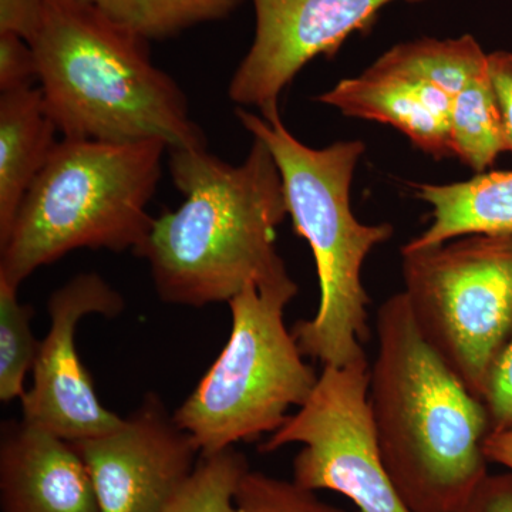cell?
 <instances>
[{
    "mask_svg": "<svg viewBox=\"0 0 512 512\" xmlns=\"http://www.w3.org/2000/svg\"><path fill=\"white\" fill-rule=\"evenodd\" d=\"M315 493L293 480L249 470L239 484L235 504L238 512H346Z\"/></svg>",
    "mask_w": 512,
    "mask_h": 512,
    "instance_id": "20",
    "label": "cell"
},
{
    "mask_svg": "<svg viewBox=\"0 0 512 512\" xmlns=\"http://www.w3.org/2000/svg\"><path fill=\"white\" fill-rule=\"evenodd\" d=\"M487 69L501 119H503L505 140L508 151H512V55L507 52H495L487 56Z\"/></svg>",
    "mask_w": 512,
    "mask_h": 512,
    "instance_id": "24",
    "label": "cell"
},
{
    "mask_svg": "<svg viewBox=\"0 0 512 512\" xmlns=\"http://www.w3.org/2000/svg\"><path fill=\"white\" fill-rule=\"evenodd\" d=\"M484 453L490 463L500 464L512 473V430L491 433L485 441Z\"/></svg>",
    "mask_w": 512,
    "mask_h": 512,
    "instance_id": "26",
    "label": "cell"
},
{
    "mask_svg": "<svg viewBox=\"0 0 512 512\" xmlns=\"http://www.w3.org/2000/svg\"><path fill=\"white\" fill-rule=\"evenodd\" d=\"M376 330L369 403L384 467L410 512H453L488 474L487 407L421 335L404 292Z\"/></svg>",
    "mask_w": 512,
    "mask_h": 512,
    "instance_id": "2",
    "label": "cell"
},
{
    "mask_svg": "<svg viewBox=\"0 0 512 512\" xmlns=\"http://www.w3.org/2000/svg\"><path fill=\"white\" fill-rule=\"evenodd\" d=\"M178 210L154 218L134 252L146 259L158 298L204 308L229 302L249 285L288 276L276 251V228L288 215L274 157L254 138L244 163L231 165L205 148L170 150Z\"/></svg>",
    "mask_w": 512,
    "mask_h": 512,
    "instance_id": "1",
    "label": "cell"
},
{
    "mask_svg": "<svg viewBox=\"0 0 512 512\" xmlns=\"http://www.w3.org/2000/svg\"><path fill=\"white\" fill-rule=\"evenodd\" d=\"M483 402L490 416L491 433L512 430V343L491 373Z\"/></svg>",
    "mask_w": 512,
    "mask_h": 512,
    "instance_id": "22",
    "label": "cell"
},
{
    "mask_svg": "<svg viewBox=\"0 0 512 512\" xmlns=\"http://www.w3.org/2000/svg\"><path fill=\"white\" fill-rule=\"evenodd\" d=\"M37 79L33 47L16 33L0 32V93L32 86Z\"/></svg>",
    "mask_w": 512,
    "mask_h": 512,
    "instance_id": "21",
    "label": "cell"
},
{
    "mask_svg": "<svg viewBox=\"0 0 512 512\" xmlns=\"http://www.w3.org/2000/svg\"><path fill=\"white\" fill-rule=\"evenodd\" d=\"M55 121L40 89L0 93V245L57 141Z\"/></svg>",
    "mask_w": 512,
    "mask_h": 512,
    "instance_id": "14",
    "label": "cell"
},
{
    "mask_svg": "<svg viewBox=\"0 0 512 512\" xmlns=\"http://www.w3.org/2000/svg\"><path fill=\"white\" fill-rule=\"evenodd\" d=\"M46 0H0V32L32 40Z\"/></svg>",
    "mask_w": 512,
    "mask_h": 512,
    "instance_id": "25",
    "label": "cell"
},
{
    "mask_svg": "<svg viewBox=\"0 0 512 512\" xmlns=\"http://www.w3.org/2000/svg\"><path fill=\"white\" fill-rule=\"evenodd\" d=\"M252 137L271 151L282 183L293 228L308 242L318 271L320 301L312 319L299 320L292 333L305 357L323 366H346L365 359L369 336V296L362 282L367 255L393 235L390 224L357 221L350 185L362 141H340L325 148L301 143L286 128L279 110L264 114L235 110Z\"/></svg>",
    "mask_w": 512,
    "mask_h": 512,
    "instance_id": "4",
    "label": "cell"
},
{
    "mask_svg": "<svg viewBox=\"0 0 512 512\" xmlns=\"http://www.w3.org/2000/svg\"><path fill=\"white\" fill-rule=\"evenodd\" d=\"M148 40L178 35L231 15L242 0H82Z\"/></svg>",
    "mask_w": 512,
    "mask_h": 512,
    "instance_id": "17",
    "label": "cell"
},
{
    "mask_svg": "<svg viewBox=\"0 0 512 512\" xmlns=\"http://www.w3.org/2000/svg\"><path fill=\"white\" fill-rule=\"evenodd\" d=\"M248 471L247 457L234 447L201 454L190 480L164 512H238L235 497Z\"/></svg>",
    "mask_w": 512,
    "mask_h": 512,
    "instance_id": "19",
    "label": "cell"
},
{
    "mask_svg": "<svg viewBox=\"0 0 512 512\" xmlns=\"http://www.w3.org/2000/svg\"><path fill=\"white\" fill-rule=\"evenodd\" d=\"M390 2L252 0L255 39L229 82V99L261 114L279 110L281 94L306 64L318 56H335L352 33L372 28Z\"/></svg>",
    "mask_w": 512,
    "mask_h": 512,
    "instance_id": "12",
    "label": "cell"
},
{
    "mask_svg": "<svg viewBox=\"0 0 512 512\" xmlns=\"http://www.w3.org/2000/svg\"><path fill=\"white\" fill-rule=\"evenodd\" d=\"M404 295L421 335L483 400L512 343V232L402 249Z\"/></svg>",
    "mask_w": 512,
    "mask_h": 512,
    "instance_id": "7",
    "label": "cell"
},
{
    "mask_svg": "<svg viewBox=\"0 0 512 512\" xmlns=\"http://www.w3.org/2000/svg\"><path fill=\"white\" fill-rule=\"evenodd\" d=\"M148 42L82 0H46L29 43L63 138L207 147L183 90L151 62Z\"/></svg>",
    "mask_w": 512,
    "mask_h": 512,
    "instance_id": "3",
    "label": "cell"
},
{
    "mask_svg": "<svg viewBox=\"0 0 512 512\" xmlns=\"http://www.w3.org/2000/svg\"><path fill=\"white\" fill-rule=\"evenodd\" d=\"M3 512H101L89 470L72 441L6 421L0 440Z\"/></svg>",
    "mask_w": 512,
    "mask_h": 512,
    "instance_id": "13",
    "label": "cell"
},
{
    "mask_svg": "<svg viewBox=\"0 0 512 512\" xmlns=\"http://www.w3.org/2000/svg\"><path fill=\"white\" fill-rule=\"evenodd\" d=\"M19 286L0 278V400H22L26 376L35 366L40 340L33 333L35 311L19 301Z\"/></svg>",
    "mask_w": 512,
    "mask_h": 512,
    "instance_id": "18",
    "label": "cell"
},
{
    "mask_svg": "<svg viewBox=\"0 0 512 512\" xmlns=\"http://www.w3.org/2000/svg\"><path fill=\"white\" fill-rule=\"evenodd\" d=\"M367 359L323 366L298 412L261 444L272 453L302 444L293 458V481L308 490L345 495L360 512H410L384 467L369 403Z\"/></svg>",
    "mask_w": 512,
    "mask_h": 512,
    "instance_id": "8",
    "label": "cell"
},
{
    "mask_svg": "<svg viewBox=\"0 0 512 512\" xmlns=\"http://www.w3.org/2000/svg\"><path fill=\"white\" fill-rule=\"evenodd\" d=\"M165 151L158 140L57 141L0 245V278L20 286L79 249L136 252L153 225Z\"/></svg>",
    "mask_w": 512,
    "mask_h": 512,
    "instance_id": "5",
    "label": "cell"
},
{
    "mask_svg": "<svg viewBox=\"0 0 512 512\" xmlns=\"http://www.w3.org/2000/svg\"><path fill=\"white\" fill-rule=\"evenodd\" d=\"M487 69L473 36L421 39L392 47L362 76L345 79L318 101L345 116L389 124L437 160L454 157L451 109L458 92Z\"/></svg>",
    "mask_w": 512,
    "mask_h": 512,
    "instance_id": "9",
    "label": "cell"
},
{
    "mask_svg": "<svg viewBox=\"0 0 512 512\" xmlns=\"http://www.w3.org/2000/svg\"><path fill=\"white\" fill-rule=\"evenodd\" d=\"M101 512H164L190 480L201 450L157 393L106 436L73 443Z\"/></svg>",
    "mask_w": 512,
    "mask_h": 512,
    "instance_id": "11",
    "label": "cell"
},
{
    "mask_svg": "<svg viewBox=\"0 0 512 512\" xmlns=\"http://www.w3.org/2000/svg\"><path fill=\"white\" fill-rule=\"evenodd\" d=\"M296 293L298 285L288 275L249 285L228 302L227 345L174 412L201 454L275 433L289 410L311 396L319 375L303 360L285 323L286 306Z\"/></svg>",
    "mask_w": 512,
    "mask_h": 512,
    "instance_id": "6",
    "label": "cell"
},
{
    "mask_svg": "<svg viewBox=\"0 0 512 512\" xmlns=\"http://www.w3.org/2000/svg\"><path fill=\"white\" fill-rule=\"evenodd\" d=\"M451 147L454 157L483 174L508 151L503 119L488 69L458 92L451 109Z\"/></svg>",
    "mask_w": 512,
    "mask_h": 512,
    "instance_id": "16",
    "label": "cell"
},
{
    "mask_svg": "<svg viewBox=\"0 0 512 512\" xmlns=\"http://www.w3.org/2000/svg\"><path fill=\"white\" fill-rule=\"evenodd\" d=\"M124 308L123 296L94 272L74 276L50 295L49 330L40 340L32 387L20 400L23 421L72 443L119 429L124 419L101 404L77 352L76 333L86 316L113 319Z\"/></svg>",
    "mask_w": 512,
    "mask_h": 512,
    "instance_id": "10",
    "label": "cell"
},
{
    "mask_svg": "<svg viewBox=\"0 0 512 512\" xmlns=\"http://www.w3.org/2000/svg\"><path fill=\"white\" fill-rule=\"evenodd\" d=\"M416 195L433 207V222L407 249L437 247L470 234L512 232V171L483 173L463 183L416 184Z\"/></svg>",
    "mask_w": 512,
    "mask_h": 512,
    "instance_id": "15",
    "label": "cell"
},
{
    "mask_svg": "<svg viewBox=\"0 0 512 512\" xmlns=\"http://www.w3.org/2000/svg\"><path fill=\"white\" fill-rule=\"evenodd\" d=\"M453 512H512V473H488Z\"/></svg>",
    "mask_w": 512,
    "mask_h": 512,
    "instance_id": "23",
    "label": "cell"
}]
</instances>
